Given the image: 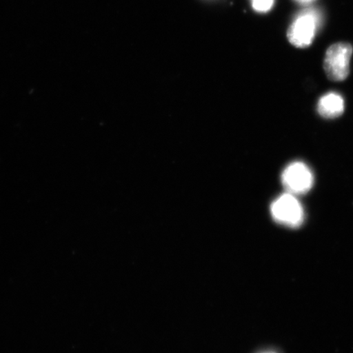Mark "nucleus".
<instances>
[{"mask_svg": "<svg viewBox=\"0 0 353 353\" xmlns=\"http://www.w3.org/2000/svg\"><path fill=\"white\" fill-rule=\"evenodd\" d=\"M320 26V12L313 8H308L295 17L287 32V37L295 47H308L314 39Z\"/></svg>", "mask_w": 353, "mask_h": 353, "instance_id": "f257e3e1", "label": "nucleus"}, {"mask_svg": "<svg viewBox=\"0 0 353 353\" xmlns=\"http://www.w3.org/2000/svg\"><path fill=\"white\" fill-rule=\"evenodd\" d=\"M353 50L351 44L337 43L325 52L324 69L331 81H343L350 72V61Z\"/></svg>", "mask_w": 353, "mask_h": 353, "instance_id": "f03ea898", "label": "nucleus"}, {"mask_svg": "<svg viewBox=\"0 0 353 353\" xmlns=\"http://www.w3.org/2000/svg\"><path fill=\"white\" fill-rule=\"evenodd\" d=\"M271 214L276 222L289 228H298L303 222L302 205L292 194L285 193L271 205Z\"/></svg>", "mask_w": 353, "mask_h": 353, "instance_id": "7ed1b4c3", "label": "nucleus"}, {"mask_svg": "<svg viewBox=\"0 0 353 353\" xmlns=\"http://www.w3.org/2000/svg\"><path fill=\"white\" fill-rule=\"evenodd\" d=\"M281 181L287 192L295 196L310 191L314 179L311 170L304 163L294 162L285 168Z\"/></svg>", "mask_w": 353, "mask_h": 353, "instance_id": "20e7f679", "label": "nucleus"}, {"mask_svg": "<svg viewBox=\"0 0 353 353\" xmlns=\"http://www.w3.org/2000/svg\"><path fill=\"white\" fill-rule=\"evenodd\" d=\"M317 112L324 118L334 119L341 117L344 112L342 96L335 92H330L321 97L317 104Z\"/></svg>", "mask_w": 353, "mask_h": 353, "instance_id": "39448f33", "label": "nucleus"}, {"mask_svg": "<svg viewBox=\"0 0 353 353\" xmlns=\"http://www.w3.org/2000/svg\"><path fill=\"white\" fill-rule=\"evenodd\" d=\"M252 7L256 12H267L274 6L275 0H251Z\"/></svg>", "mask_w": 353, "mask_h": 353, "instance_id": "423d86ee", "label": "nucleus"}, {"mask_svg": "<svg viewBox=\"0 0 353 353\" xmlns=\"http://www.w3.org/2000/svg\"><path fill=\"white\" fill-rule=\"evenodd\" d=\"M296 1L301 3H308L313 1V0H296Z\"/></svg>", "mask_w": 353, "mask_h": 353, "instance_id": "0eeeda50", "label": "nucleus"}, {"mask_svg": "<svg viewBox=\"0 0 353 353\" xmlns=\"http://www.w3.org/2000/svg\"><path fill=\"white\" fill-rule=\"evenodd\" d=\"M261 353H276V352H274V351H267V352H261Z\"/></svg>", "mask_w": 353, "mask_h": 353, "instance_id": "6e6552de", "label": "nucleus"}]
</instances>
